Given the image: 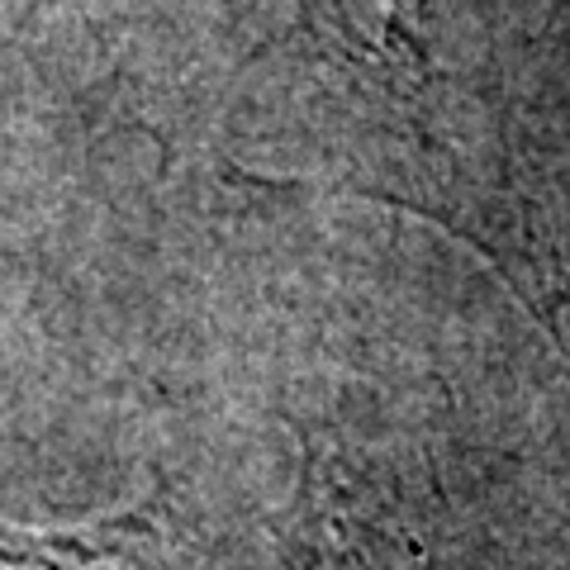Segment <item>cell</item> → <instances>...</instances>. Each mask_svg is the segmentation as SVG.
Here are the masks:
<instances>
[{"instance_id": "cell-1", "label": "cell", "mask_w": 570, "mask_h": 570, "mask_svg": "<svg viewBox=\"0 0 570 570\" xmlns=\"http://www.w3.org/2000/svg\"><path fill=\"white\" fill-rule=\"evenodd\" d=\"M324 20L371 62L423 77V10L428 0H318Z\"/></svg>"}]
</instances>
